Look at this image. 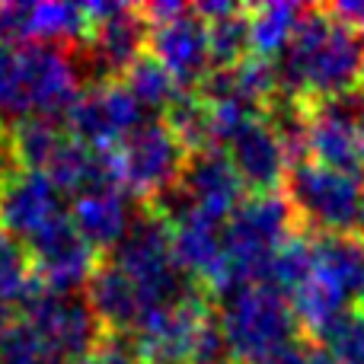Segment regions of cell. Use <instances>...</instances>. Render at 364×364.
<instances>
[{
  "label": "cell",
  "instance_id": "cell-1",
  "mask_svg": "<svg viewBox=\"0 0 364 364\" xmlns=\"http://www.w3.org/2000/svg\"><path fill=\"white\" fill-rule=\"evenodd\" d=\"M364 74V36L326 6L304 10L278 61V93L294 100H348Z\"/></svg>",
  "mask_w": 364,
  "mask_h": 364
},
{
  "label": "cell",
  "instance_id": "cell-2",
  "mask_svg": "<svg viewBox=\"0 0 364 364\" xmlns=\"http://www.w3.org/2000/svg\"><path fill=\"white\" fill-rule=\"evenodd\" d=\"M297 227L294 208L284 192H262L246 198L224 224V256L237 288L265 284L272 252L291 237Z\"/></svg>",
  "mask_w": 364,
  "mask_h": 364
},
{
  "label": "cell",
  "instance_id": "cell-3",
  "mask_svg": "<svg viewBox=\"0 0 364 364\" xmlns=\"http://www.w3.org/2000/svg\"><path fill=\"white\" fill-rule=\"evenodd\" d=\"M284 195L294 208L297 227L314 237L361 230L364 176L301 160L284 176Z\"/></svg>",
  "mask_w": 364,
  "mask_h": 364
},
{
  "label": "cell",
  "instance_id": "cell-4",
  "mask_svg": "<svg viewBox=\"0 0 364 364\" xmlns=\"http://www.w3.org/2000/svg\"><path fill=\"white\" fill-rule=\"evenodd\" d=\"M220 304L224 310L218 326L233 364H250L282 346L301 342L291 301L272 284H246L227 294Z\"/></svg>",
  "mask_w": 364,
  "mask_h": 364
},
{
  "label": "cell",
  "instance_id": "cell-5",
  "mask_svg": "<svg viewBox=\"0 0 364 364\" xmlns=\"http://www.w3.org/2000/svg\"><path fill=\"white\" fill-rule=\"evenodd\" d=\"M112 262L138 284L147 314L157 307H170V304L182 301L192 288H198V284L182 282V272L173 259L170 224L154 208H141L125 240L112 250Z\"/></svg>",
  "mask_w": 364,
  "mask_h": 364
},
{
  "label": "cell",
  "instance_id": "cell-6",
  "mask_svg": "<svg viewBox=\"0 0 364 364\" xmlns=\"http://www.w3.org/2000/svg\"><path fill=\"white\" fill-rule=\"evenodd\" d=\"M109 170L122 192H132L144 205L179 186L188 151L164 119L141 122L115 151L106 154Z\"/></svg>",
  "mask_w": 364,
  "mask_h": 364
},
{
  "label": "cell",
  "instance_id": "cell-7",
  "mask_svg": "<svg viewBox=\"0 0 364 364\" xmlns=\"http://www.w3.org/2000/svg\"><path fill=\"white\" fill-rule=\"evenodd\" d=\"M144 109L134 102L122 80H93L80 90L64 115L68 134L96 154H109L141 125Z\"/></svg>",
  "mask_w": 364,
  "mask_h": 364
},
{
  "label": "cell",
  "instance_id": "cell-8",
  "mask_svg": "<svg viewBox=\"0 0 364 364\" xmlns=\"http://www.w3.org/2000/svg\"><path fill=\"white\" fill-rule=\"evenodd\" d=\"M23 314V320L36 329L51 358L68 364H80L106 336L83 294H61V291L42 288Z\"/></svg>",
  "mask_w": 364,
  "mask_h": 364
},
{
  "label": "cell",
  "instance_id": "cell-9",
  "mask_svg": "<svg viewBox=\"0 0 364 364\" xmlns=\"http://www.w3.org/2000/svg\"><path fill=\"white\" fill-rule=\"evenodd\" d=\"M19 64H23V87L29 112L55 122L64 119L83 90L80 68H77V58L68 51V45H19Z\"/></svg>",
  "mask_w": 364,
  "mask_h": 364
},
{
  "label": "cell",
  "instance_id": "cell-10",
  "mask_svg": "<svg viewBox=\"0 0 364 364\" xmlns=\"http://www.w3.org/2000/svg\"><path fill=\"white\" fill-rule=\"evenodd\" d=\"M26 250H29L32 272L38 275V282L51 291H61V294H77V288L87 284L96 265L102 262L100 252L80 237L70 214H64L42 233H36L26 243Z\"/></svg>",
  "mask_w": 364,
  "mask_h": 364
},
{
  "label": "cell",
  "instance_id": "cell-11",
  "mask_svg": "<svg viewBox=\"0 0 364 364\" xmlns=\"http://www.w3.org/2000/svg\"><path fill=\"white\" fill-rule=\"evenodd\" d=\"M307 102V160L329 170L364 176V134L361 122L346 100H304Z\"/></svg>",
  "mask_w": 364,
  "mask_h": 364
},
{
  "label": "cell",
  "instance_id": "cell-12",
  "mask_svg": "<svg viewBox=\"0 0 364 364\" xmlns=\"http://www.w3.org/2000/svg\"><path fill=\"white\" fill-rule=\"evenodd\" d=\"M64 201L58 186L38 170H13L0 182V230L29 243L36 233L64 218Z\"/></svg>",
  "mask_w": 364,
  "mask_h": 364
},
{
  "label": "cell",
  "instance_id": "cell-13",
  "mask_svg": "<svg viewBox=\"0 0 364 364\" xmlns=\"http://www.w3.org/2000/svg\"><path fill=\"white\" fill-rule=\"evenodd\" d=\"M147 38H151V26L144 23L138 6H122L112 16L90 26L83 55L96 80H122L144 58Z\"/></svg>",
  "mask_w": 364,
  "mask_h": 364
},
{
  "label": "cell",
  "instance_id": "cell-14",
  "mask_svg": "<svg viewBox=\"0 0 364 364\" xmlns=\"http://www.w3.org/2000/svg\"><path fill=\"white\" fill-rule=\"evenodd\" d=\"M243 188L230 157L220 151L192 154L179 179V192L188 208L211 224H227V218L243 205Z\"/></svg>",
  "mask_w": 364,
  "mask_h": 364
},
{
  "label": "cell",
  "instance_id": "cell-15",
  "mask_svg": "<svg viewBox=\"0 0 364 364\" xmlns=\"http://www.w3.org/2000/svg\"><path fill=\"white\" fill-rule=\"evenodd\" d=\"M147 55L157 58L186 90H198L214 70L211 48H208V26L195 13H186L164 26H151Z\"/></svg>",
  "mask_w": 364,
  "mask_h": 364
},
{
  "label": "cell",
  "instance_id": "cell-16",
  "mask_svg": "<svg viewBox=\"0 0 364 364\" xmlns=\"http://www.w3.org/2000/svg\"><path fill=\"white\" fill-rule=\"evenodd\" d=\"M227 157H230L233 170L240 173L243 186L252 188V195L278 192V186H282L291 170V157H288V151H284V141L278 138V132L265 122V115L252 119L250 125L227 144Z\"/></svg>",
  "mask_w": 364,
  "mask_h": 364
},
{
  "label": "cell",
  "instance_id": "cell-17",
  "mask_svg": "<svg viewBox=\"0 0 364 364\" xmlns=\"http://www.w3.org/2000/svg\"><path fill=\"white\" fill-rule=\"evenodd\" d=\"M83 297H87L90 310H93V316L100 320L106 336H132L147 314L138 284L106 256H102V262L96 265V272L90 275Z\"/></svg>",
  "mask_w": 364,
  "mask_h": 364
},
{
  "label": "cell",
  "instance_id": "cell-18",
  "mask_svg": "<svg viewBox=\"0 0 364 364\" xmlns=\"http://www.w3.org/2000/svg\"><path fill=\"white\" fill-rule=\"evenodd\" d=\"M70 220L100 256L106 250H115L132 227L125 192L122 188H93V192L77 195L70 205Z\"/></svg>",
  "mask_w": 364,
  "mask_h": 364
},
{
  "label": "cell",
  "instance_id": "cell-19",
  "mask_svg": "<svg viewBox=\"0 0 364 364\" xmlns=\"http://www.w3.org/2000/svg\"><path fill=\"white\" fill-rule=\"evenodd\" d=\"M316 269L346 294L348 307L364 310V233H326L314 237Z\"/></svg>",
  "mask_w": 364,
  "mask_h": 364
},
{
  "label": "cell",
  "instance_id": "cell-20",
  "mask_svg": "<svg viewBox=\"0 0 364 364\" xmlns=\"http://www.w3.org/2000/svg\"><path fill=\"white\" fill-rule=\"evenodd\" d=\"M291 310H294L297 329L307 336V342H320L342 316L348 314V301L320 269H314V275L288 297Z\"/></svg>",
  "mask_w": 364,
  "mask_h": 364
},
{
  "label": "cell",
  "instance_id": "cell-21",
  "mask_svg": "<svg viewBox=\"0 0 364 364\" xmlns=\"http://www.w3.org/2000/svg\"><path fill=\"white\" fill-rule=\"evenodd\" d=\"M304 16V6L297 4H282V0H272V4H259L246 10L250 19V55L256 58H282L284 48L294 38V29Z\"/></svg>",
  "mask_w": 364,
  "mask_h": 364
},
{
  "label": "cell",
  "instance_id": "cell-22",
  "mask_svg": "<svg viewBox=\"0 0 364 364\" xmlns=\"http://www.w3.org/2000/svg\"><path fill=\"white\" fill-rule=\"evenodd\" d=\"M42 288L45 284L32 272V259L26 243H19L16 237L0 230V304H6L10 310L13 307L26 310Z\"/></svg>",
  "mask_w": 364,
  "mask_h": 364
},
{
  "label": "cell",
  "instance_id": "cell-23",
  "mask_svg": "<svg viewBox=\"0 0 364 364\" xmlns=\"http://www.w3.org/2000/svg\"><path fill=\"white\" fill-rule=\"evenodd\" d=\"M316 269V250H314V233L294 230L275 252H272L269 272H265V284H272L282 294H294Z\"/></svg>",
  "mask_w": 364,
  "mask_h": 364
},
{
  "label": "cell",
  "instance_id": "cell-24",
  "mask_svg": "<svg viewBox=\"0 0 364 364\" xmlns=\"http://www.w3.org/2000/svg\"><path fill=\"white\" fill-rule=\"evenodd\" d=\"M64 138L68 134L61 132V125L55 119H42V115H29V119L10 125V144L19 170L45 173V166L55 157V151L61 147Z\"/></svg>",
  "mask_w": 364,
  "mask_h": 364
},
{
  "label": "cell",
  "instance_id": "cell-25",
  "mask_svg": "<svg viewBox=\"0 0 364 364\" xmlns=\"http://www.w3.org/2000/svg\"><path fill=\"white\" fill-rule=\"evenodd\" d=\"M122 83L128 87V93L134 96L141 109H157V112H166L173 102L186 93V87H179L176 77L157 61V58L144 55L125 77Z\"/></svg>",
  "mask_w": 364,
  "mask_h": 364
},
{
  "label": "cell",
  "instance_id": "cell-26",
  "mask_svg": "<svg viewBox=\"0 0 364 364\" xmlns=\"http://www.w3.org/2000/svg\"><path fill=\"white\" fill-rule=\"evenodd\" d=\"M246 10H250V6L230 13V16H224V19L205 23L214 70H230L250 55V19H246Z\"/></svg>",
  "mask_w": 364,
  "mask_h": 364
},
{
  "label": "cell",
  "instance_id": "cell-27",
  "mask_svg": "<svg viewBox=\"0 0 364 364\" xmlns=\"http://www.w3.org/2000/svg\"><path fill=\"white\" fill-rule=\"evenodd\" d=\"M29 102H26L23 87V64H19V48L0 45V125L10 128L16 122L29 119Z\"/></svg>",
  "mask_w": 364,
  "mask_h": 364
},
{
  "label": "cell",
  "instance_id": "cell-28",
  "mask_svg": "<svg viewBox=\"0 0 364 364\" xmlns=\"http://www.w3.org/2000/svg\"><path fill=\"white\" fill-rule=\"evenodd\" d=\"M339 364H364V310H348L333 329L320 339Z\"/></svg>",
  "mask_w": 364,
  "mask_h": 364
},
{
  "label": "cell",
  "instance_id": "cell-29",
  "mask_svg": "<svg viewBox=\"0 0 364 364\" xmlns=\"http://www.w3.org/2000/svg\"><path fill=\"white\" fill-rule=\"evenodd\" d=\"M51 355L45 342L36 336V329L26 320H16L0 342V364H48Z\"/></svg>",
  "mask_w": 364,
  "mask_h": 364
},
{
  "label": "cell",
  "instance_id": "cell-30",
  "mask_svg": "<svg viewBox=\"0 0 364 364\" xmlns=\"http://www.w3.org/2000/svg\"><path fill=\"white\" fill-rule=\"evenodd\" d=\"M80 364H141V355L132 336H102Z\"/></svg>",
  "mask_w": 364,
  "mask_h": 364
},
{
  "label": "cell",
  "instance_id": "cell-31",
  "mask_svg": "<svg viewBox=\"0 0 364 364\" xmlns=\"http://www.w3.org/2000/svg\"><path fill=\"white\" fill-rule=\"evenodd\" d=\"M250 364H310V346H304V342H291V346L275 348V352L262 355V358H256Z\"/></svg>",
  "mask_w": 364,
  "mask_h": 364
},
{
  "label": "cell",
  "instance_id": "cell-32",
  "mask_svg": "<svg viewBox=\"0 0 364 364\" xmlns=\"http://www.w3.org/2000/svg\"><path fill=\"white\" fill-rule=\"evenodd\" d=\"M13 170H19L16 166V157H13V144H10V128L0 125V182L10 176Z\"/></svg>",
  "mask_w": 364,
  "mask_h": 364
},
{
  "label": "cell",
  "instance_id": "cell-33",
  "mask_svg": "<svg viewBox=\"0 0 364 364\" xmlns=\"http://www.w3.org/2000/svg\"><path fill=\"white\" fill-rule=\"evenodd\" d=\"M16 323V316H13V310L6 307V304H0V342L6 339V333H10V326Z\"/></svg>",
  "mask_w": 364,
  "mask_h": 364
},
{
  "label": "cell",
  "instance_id": "cell-34",
  "mask_svg": "<svg viewBox=\"0 0 364 364\" xmlns=\"http://www.w3.org/2000/svg\"><path fill=\"white\" fill-rule=\"evenodd\" d=\"M358 93H361V100H364V74H361V83H358Z\"/></svg>",
  "mask_w": 364,
  "mask_h": 364
},
{
  "label": "cell",
  "instance_id": "cell-35",
  "mask_svg": "<svg viewBox=\"0 0 364 364\" xmlns=\"http://www.w3.org/2000/svg\"><path fill=\"white\" fill-rule=\"evenodd\" d=\"M358 122H361V134H364V109H361V115H358Z\"/></svg>",
  "mask_w": 364,
  "mask_h": 364
},
{
  "label": "cell",
  "instance_id": "cell-36",
  "mask_svg": "<svg viewBox=\"0 0 364 364\" xmlns=\"http://www.w3.org/2000/svg\"><path fill=\"white\" fill-rule=\"evenodd\" d=\"M48 364H68V361H58V358H51V361H48Z\"/></svg>",
  "mask_w": 364,
  "mask_h": 364
},
{
  "label": "cell",
  "instance_id": "cell-37",
  "mask_svg": "<svg viewBox=\"0 0 364 364\" xmlns=\"http://www.w3.org/2000/svg\"><path fill=\"white\" fill-rule=\"evenodd\" d=\"M361 233H364V218H361Z\"/></svg>",
  "mask_w": 364,
  "mask_h": 364
}]
</instances>
